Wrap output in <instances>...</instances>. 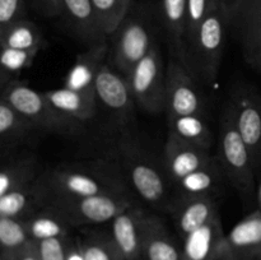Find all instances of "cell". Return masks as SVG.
Segmentation results:
<instances>
[{
	"instance_id": "1",
	"label": "cell",
	"mask_w": 261,
	"mask_h": 260,
	"mask_svg": "<svg viewBox=\"0 0 261 260\" xmlns=\"http://www.w3.org/2000/svg\"><path fill=\"white\" fill-rule=\"evenodd\" d=\"M37 198H84L101 194H133L122 173L105 163L58 165L41 172L36 181Z\"/></svg>"
},
{
	"instance_id": "2",
	"label": "cell",
	"mask_w": 261,
	"mask_h": 260,
	"mask_svg": "<svg viewBox=\"0 0 261 260\" xmlns=\"http://www.w3.org/2000/svg\"><path fill=\"white\" fill-rule=\"evenodd\" d=\"M160 31L144 0L137 2L121 24L107 37V64L126 78L157 42Z\"/></svg>"
},
{
	"instance_id": "3",
	"label": "cell",
	"mask_w": 261,
	"mask_h": 260,
	"mask_svg": "<svg viewBox=\"0 0 261 260\" xmlns=\"http://www.w3.org/2000/svg\"><path fill=\"white\" fill-rule=\"evenodd\" d=\"M228 31V15L218 4L186 43L182 64L203 86L213 87L218 81Z\"/></svg>"
},
{
	"instance_id": "4",
	"label": "cell",
	"mask_w": 261,
	"mask_h": 260,
	"mask_svg": "<svg viewBox=\"0 0 261 260\" xmlns=\"http://www.w3.org/2000/svg\"><path fill=\"white\" fill-rule=\"evenodd\" d=\"M217 158L245 206H251L256 201V172L249 148L236 126L229 103L226 105L219 119Z\"/></svg>"
},
{
	"instance_id": "5",
	"label": "cell",
	"mask_w": 261,
	"mask_h": 260,
	"mask_svg": "<svg viewBox=\"0 0 261 260\" xmlns=\"http://www.w3.org/2000/svg\"><path fill=\"white\" fill-rule=\"evenodd\" d=\"M119 154L125 176L135 193L152 208L168 213L175 195L165 168H161L129 138L120 140Z\"/></svg>"
},
{
	"instance_id": "6",
	"label": "cell",
	"mask_w": 261,
	"mask_h": 260,
	"mask_svg": "<svg viewBox=\"0 0 261 260\" xmlns=\"http://www.w3.org/2000/svg\"><path fill=\"white\" fill-rule=\"evenodd\" d=\"M0 98L12 105L41 132L64 137H74L84 132V122L60 112L48 102L43 92L36 91L19 81L9 82L2 87Z\"/></svg>"
},
{
	"instance_id": "7",
	"label": "cell",
	"mask_w": 261,
	"mask_h": 260,
	"mask_svg": "<svg viewBox=\"0 0 261 260\" xmlns=\"http://www.w3.org/2000/svg\"><path fill=\"white\" fill-rule=\"evenodd\" d=\"M134 204L137 203L133 194H101L84 198L46 199L41 206L53 209L76 228L109 223Z\"/></svg>"
},
{
	"instance_id": "8",
	"label": "cell",
	"mask_w": 261,
	"mask_h": 260,
	"mask_svg": "<svg viewBox=\"0 0 261 260\" xmlns=\"http://www.w3.org/2000/svg\"><path fill=\"white\" fill-rule=\"evenodd\" d=\"M135 103L148 114L158 115L166 110L167 66L158 42L126 76Z\"/></svg>"
},
{
	"instance_id": "9",
	"label": "cell",
	"mask_w": 261,
	"mask_h": 260,
	"mask_svg": "<svg viewBox=\"0 0 261 260\" xmlns=\"http://www.w3.org/2000/svg\"><path fill=\"white\" fill-rule=\"evenodd\" d=\"M194 78L182 61L171 58L167 64L166 86V115L167 117L185 115H205V101Z\"/></svg>"
},
{
	"instance_id": "10",
	"label": "cell",
	"mask_w": 261,
	"mask_h": 260,
	"mask_svg": "<svg viewBox=\"0 0 261 260\" xmlns=\"http://www.w3.org/2000/svg\"><path fill=\"white\" fill-rule=\"evenodd\" d=\"M228 103L257 172L261 168V96L251 87L242 86L233 89Z\"/></svg>"
},
{
	"instance_id": "11",
	"label": "cell",
	"mask_w": 261,
	"mask_h": 260,
	"mask_svg": "<svg viewBox=\"0 0 261 260\" xmlns=\"http://www.w3.org/2000/svg\"><path fill=\"white\" fill-rule=\"evenodd\" d=\"M228 22L245 61L261 71V0H240Z\"/></svg>"
},
{
	"instance_id": "12",
	"label": "cell",
	"mask_w": 261,
	"mask_h": 260,
	"mask_svg": "<svg viewBox=\"0 0 261 260\" xmlns=\"http://www.w3.org/2000/svg\"><path fill=\"white\" fill-rule=\"evenodd\" d=\"M153 216L134 204L110 222V232L125 260H143V249Z\"/></svg>"
},
{
	"instance_id": "13",
	"label": "cell",
	"mask_w": 261,
	"mask_h": 260,
	"mask_svg": "<svg viewBox=\"0 0 261 260\" xmlns=\"http://www.w3.org/2000/svg\"><path fill=\"white\" fill-rule=\"evenodd\" d=\"M211 150L168 135L163 149V168L172 188L185 176L211 165L217 158Z\"/></svg>"
},
{
	"instance_id": "14",
	"label": "cell",
	"mask_w": 261,
	"mask_h": 260,
	"mask_svg": "<svg viewBox=\"0 0 261 260\" xmlns=\"http://www.w3.org/2000/svg\"><path fill=\"white\" fill-rule=\"evenodd\" d=\"M161 32L165 35L172 58L182 61L185 50L188 0H144Z\"/></svg>"
},
{
	"instance_id": "15",
	"label": "cell",
	"mask_w": 261,
	"mask_h": 260,
	"mask_svg": "<svg viewBox=\"0 0 261 260\" xmlns=\"http://www.w3.org/2000/svg\"><path fill=\"white\" fill-rule=\"evenodd\" d=\"M94 91L97 101L101 102L120 121H126L133 116L134 105L137 103L127 79L107 63L97 75Z\"/></svg>"
},
{
	"instance_id": "16",
	"label": "cell",
	"mask_w": 261,
	"mask_h": 260,
	"mask_svg": "<svg viewBox=\"0 0 261 260\" xmlns=\"http://www.w3.org/2000/svg\"><path fill=\"white\" fill-rule=\"evenodd\" d=\"M168 213L182 239L193 233L218 216L217 198L212 195H178L175 194Z\"/></svg>"
},
{
	"instance_id": "17",
	"label": "cell",
	"mask_w": 261,
	"mask_h": 260,
	"mask_svg": "<svg viewBox=\"0 0 261 260\" xmlns=\"http://www.w3.org/2000/svg\"><path fill=\"white\" fill-rule=\"evenodd\" d=\"M226 239L218 214L182 239L184 260H229Z\"/></svg>"
},
{
	"instance_id": "18",
	"label": "cell",
	"mask_w": 261,
	"mask_h": 260,
	"mask_svg": "<svg viewBox=\"0 0 261 260\" xmlns=\"http://www.w3.org/2000/svg\"><path fill=\"white\" fill-rule=\"evenodd\" d=\"M74 37L86 47L107 40L94 12L92 0H61V15Z\"/></svg>"
},
{
	"instance_id": "19",
	"label": "cell",
	"mask_w": 261,
	"mask_h": 260,
	"mask_svg": "<svg viewBox=\"0 0 261 260\" xmlns=\"http://www.w3.org/2000/svg\"><path fill=\"white\" fill-rule=\"evenodd\" d=\"M109 41L86 47L83 53L76 55L75 61L65 76L64 87L84 93L96 94L94 84L102 66L107 63Z\"/></svg>"
},
{
	"instance_id": "20",
	"label": "cell",
	"mask_w": 261,
	"mask_h": 260,
	"mask_svg": "<svg viewBox=\"0 0 261 260\" xmlns=\"http://www.w3.org/2000/svg\"><path fill=\"white\" fill-rule=\"evenodd\" d=\"M229 260H261V212L255 209L227 233Z\"/></svg>"
},
{
	"instance_id": "21",
	"label": "cell",
	"mask_w": 261,
	"mask_h": 260,
	"mask_svg": "<svg viewBox=\"0 0 261 260\" xmlns=\"http://www.w3.org/2000/svg\"><path fill=\"white\" fill-rule=\"evenodd\" d=\"M4 157L0 168V196L15 189L32 186L42 172L33 153L10 152Z\"/></svg>"
},
{
	"instance_id": "22",
	"label": "cell",
	"mask_w": 261,
	"mask_h": 260,
	"mask_svg": "<svg viewBox=\"0 0 261 260\" xmlns=\"http://www.w3.org/2000/svg\"><path fill=\"white\" fill-rule=\"evenodd\" d=\"M227 177L218 158L211 165L190 173L173 185L178 195H212L222 193Z\"/></svg>"
},
{
	"instance_id": "23",
	"label": "cell",
	"mask_w": 261,
	"mask_h": 260,
	"mask_svg": "<svg viewBox=\"0 0 261 260\" xmlns=\"http://www.w3.org/2000/svg\"><path fill=\"white\" fill-rule=\"evenodd\" d=\"M55 109L81 122L89 121L97 114V96L74 89L63 88L43 92Z\"/></svg>"
},
{
	"instance_id": "24",
	"label": "cell",
	"mask_w": 261,
	"mask_h": 260,
	"mask_svg": "<svg viewBox=\"0 0 261 260\" xmlns=\"http://www.w3.org/2000/svg\"><path fill=\"white\" fill-rule=\"evenodd\" d=\"M35 130L37 129L30 120L0 98V143L3 155L19 147Z\"/></svg>"
},
{
	"instance_id": "25",
	"label": "cell",
	"mask_w": 261,
	"mask_h": 260,
	"mask_svg": "<svg viewBox=\"0 0 261 260\" xmlns=\"http://www.w3.org/2000/svg\"><path fill=\"white\" fill-rule=\"evenodd\" d=\"M167 126L168 135L206 149L213 147L214 134L205 115L167 117Z\"/></svg>"
},
{
	"instance_id": "26",
	"label": "cell",
	"mask_w": 261,
	"mask_h": 260,
	"mask_svg": "<svg viewBox=\"0 0 261 260\" xmlns=\"http://www.w3.org/2000/svg\"><path fill=\"white\" fill-rule=\"evenodd\" d=\"M143 260H184L182 246H178L165 222L157 214L153 216L145 239Z\"/></svg>"
},
{
	"instance_id": "27",
	"label": "cell",
	"mask_w": 261,
	"mask_h": 260,
	"mask_svg": "<svg viewBox=\"0 0 261 260\" xmlns=\"http://www.w3.org/2000/svg\"><path fill=\"white\" fill-rule=\"evenodd\" d=\"M31 240L35 242L70 236L73 227L47 206H40L35 213L23 219Z\"/></svg>"
},
{
	"instance_id": "28",
	"label": "cell",
	"mask_w": 261,
	"mask_h": 260,
	"mask_svg": "<svg viewBox=\"0 0 261 260\" xmlns=\"http://www.w3.org/2000/svg\"><path fill=\"white\" fill-rule=\"evenodd\" d=\"M75 240L83 260H125L111 232L87 229Z\"/></svg>"
},
{
	"instance_id": "29",
	"label": "cell",
	"mask_w": 261,
	"mask_h": 260,
	"mask_svg": "<svg viewBox=\"0 0 261 260\" xmlns=\"http://www.w3.org/2000/svg\"><path fill=\"white\" fill-rule=\"evenodd\" d=\"M45 45V37L36 23L22 19L0 31V46L18 50H33Z\"/></svg>"
},
{
	"instance_id": "30",
	"label": "cell",
	"mask_w": 261,
	"mask_h": 260,
	"mask_svg": "<svg viewBox=\"0 0 261 260\" xmlns=\"http://www.w3.org/2000/svg\"><path fill=\"white\" fill-rule=\"evenodd\" d=\"M40 208L36 183L27 188L15 189L0 196V217L25 219Z\"/></svg>"
},
{
	"instance_id": "31",
	"label": "cell",
	"mask_w": 261,
	"mask_h": 260,
	"mask_svg": "<svg viewBox=\"0 0 261 260\" xmlns=\"http://www.w3.org/2000/svg\"><path fill=\"white\" fill-rule=\"evenodd\" d=\"M32 242L23 219L0 217V246L2 256L10 259Z\"/></svg>"
},
{
	"instance_id": "32",
	"label": "cell",
	"mask_w": 261,
	"mask_h": 260,
	"mask_svg": "<svg viewBox=\"0 0 261 260\" xmlns=\"http://www.w3.org/2000/svg\"><path fill=\"white\" fill-rule=\"evenodd\" d=\"M135 0H92L97 19L109 37L129 14Z\"/></svg>"
},
{
	"instance_id": "33",
	"label": "cell",
	"mask_w": 261,
	"mask_h": 260,
	"mask_svg": "<svg viewBox=\"0 0 261 260\" xmlns=\"http://www.w3.org/2000/svg\"><path fill=\"white\" fill-rule=\"evenodd\" d=\"M40 51L41 48L18 50V48L2 47V56H0V79H2V87H4L9 82L15 81V78L23 70L30 68Z\"/></svg>"
},
{
	"instance_id": "34",
	"label": "cell",
	"mask_w": 261,
	"mask_h": 260,
	"mask_svg": "<svg viewBox=\"0 0 261 260\" xmlns=\"http://www.w3.org/2000/svg\"><path fill=\"white\" fill-rule=\"evenodd\" d=\"M219 4L218 0H188V10H186V32H185V46L198 28L209 15V13ZM185 51V50H184Z\"/></svg>"
},
{
	"instance_id": "35",
	"label": "cell",
	"mask_w": 261,
	"mask_h": 260,
	"mask_svg": "<svg viewBox=\"0 0 261 260\" xmlns=\"http://www.w3.org/2000/svg\"><path fill=\"white\" fill-rule=\"evenodd\" d=\"M69 240H70V236L36 242L41 260H66Z\"/></svg>"
},
{
	"instance_id": "36",
	"label": "cell",
	"mask_w": 261,
	"mask_h": 260,
	"mask_svg": "<svg viewBox=\"0 0 261 260\" xmlns=\"http://www.w3.org/2000/svg\"><path fill=\"white\" fill-rule=\"evenodd\" d=\"M25 19V0H0V31Z\"/></svg>"
},
{
	"instance_id": "37",
	"label": "cell",
	"mask_w": 261,
	"mask_h": 260,
	"mask_svg": "<svg viewBox=\"0 0 261 260\" xmlns=\"http://www.w3.org/2000/svg\"><path fill=\"white\" fill-rule=\"evenodd\" d=\"M35 9L47 18L61 15V0H31Z\"/></svg>"
},
{
	"instance_id": "38",
	"label": "cell",
	"mask_w": 261,
	"mask_h": 260,
	"mask_svg": "<svg viewBox=\"0 0 261 260\" xmlns=\"http://www.w3.org/2000/svg\"><path fill=\"white\" fill-rule=\"evenodd\" d=\"M3 260H41L40 254H38L37 244L35 241L31 242L27 247L22 250L20 252H18L17 255H14L10 259H4V257H0Z\"/></svg>"
},
{
	"instance_id": "39",
	"label": "cell",
	"mask_w": 261,
	"mask_h": 260,
	"mask_svg": "<svg viewBox=\"0 0 261 260\" xmlns=\"http://www.w3.org/2000/svg\"><path fill=\"white\" fill-rule=\"evenodd\" d=\"M219 5L223 8V10L226 12V14L228 15V20L231 18V15L233 14V12L236 10L237 5H239L240 0H218Z\"/></svg>"
},
{
	"instance_id": "40",
	"label": "cell",
	"mask_w": 261,
	"mask_h": 260,
	"mask_svg": "<svg viewBox=\"0 0 261 260\" xmlns=\"http://www.w3.org/2000/svg\"><path fill=\"white\" fill-rule=\"evenodd\" d=\"M256 203H257V209L261 212V178L256 185Z\"/></svg>"
},
{
	"instance_id": "41",
	"label": "cell",
	"mask_w": 261,
	"mask_h": 260,
	"mask_svg": "<svg viewBox=\"0 0 261 260\" xmlns=\"http://www.w3.org/2000/svg\"><path fill=\"white\" fill-rule=\"evenodd\" d=\"M0 260H3V259H0Z\"/></svg>"
}]
</instances>
